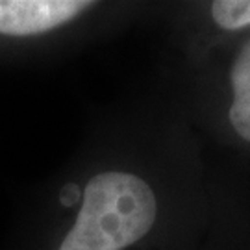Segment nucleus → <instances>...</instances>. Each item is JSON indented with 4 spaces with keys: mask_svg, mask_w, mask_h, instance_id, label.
Masks as SVG:
<instances>
[{
    "mask_svg": "<svg viewBox=\"0 0 250 250\" xmlns=\"http://www.w3.org/2000/svg\"><path fill=\"white\" fill-rule=\"evenodd\" d=\"M156 213L146 182L130 172H100L85 186L80 213L60 250H123L150 232Z\"/></svg>",
    "mask_w": 250,
    "mask_h": 250,
    "instance_id": "f257e3e1",
    "label": "nucleus"
},
{
    "mask_svg": "<svg viewBox=\"0 0 250 250\" xmlns=\"http://www.w3.org/2000/svg\"><path fill=\"white\" fill-rule=\"evenodd\" d=\"M91 6L83 0H0V34H43L72 21Z\"/></svg>",
    "mask_w": 250,
    "mask_h": 250,
    "instance_id": "f03ea898",
    "label": "nucleus"
},
{
    "mask_svg": "<svg viewBox=\"0 0 250 250\" xmlns=\"http://www.w3.org/2000/svg\"><path fill=\"white\" fill-rule=\"evenodd\" d=\"M233 89V104L230 107V121L233 130L243 139L250 141V41L235 58L230 72Z\"/></svg>",
    "mask_w": 250,
    "mask_h": 250,
    "instance_id": "7ed1b4c3",
    "label": "nucleus"
},
{
    "mask_svg": "<svg viewBox=\"0 0 250 250\" xmlns=\"http://www.w3.org/2000/svg\"><path fill=\"white\" fill-rule=\"evenodd\" d=\"M211 15L224 30L250 26V0H217L211 4Z\"/></svg>",
    "mask_w": 250,
    "mask_h": 250,
    "instance_id": "20e7f679",
    "label": "nucleus"
},
{
    "mask_svg": "<svg viewBox=\"0 0 250 250\" xmlns=\"http://www.w3.org/2000/svg\"><path fill=\"white\" fill-rule=\"evenodd\" d=\"M78 197H80V191H78V188H76L74 184L67 186V188L63 189V193H62V200H63V204H65V206L74 204V202L78 200Z\"/></svg>",
    "mask_w": 250,
    "mask_h": 250,
    "instance_id": "39448f33",
    "label": "nucleus"
}]
</instances>
